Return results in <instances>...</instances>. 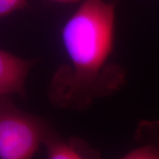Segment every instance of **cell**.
<instances>
[{
  "label": "cell",
  "mask_w": 159,
  "mask_h": 159,
  "mask_svg": "<svg viewBox=\"0 0 159 159\" xmlns=\"http://www.w3.org/2000/svg\"><path fill=\"white\" fill-rule=\"evenodd\" d=\"M51 129L46 120L18 108L10 97L0 96V159H32Z\"/></svg>",
  "instance_id": "obj_2"
},
{
  "label": "cell",
  "mask_w": 159,
  "mask_h": 159,
  "mask_svg": "<svg viewBox=\"0 0 159 159\" xmlns=\"http://www.w3.org/2000/svg\"><path fill=\"white\" fill-rule=\"evenodd\" d=\"M114 0H83L66 22V61L54 73L48 97L57 107L81 111L125 84V74L111 61L115 40Z\"/></svg>",
  "instance_id": "obj_1"
},
{
  "label": "cell",
  "mask_w": 159,
  "mask_h": 159,
  "mask_svg": "<svg viewBox=\"0 0 159 159\" xmlns=\"http://www.w3.org/2000/svg\"><path fill=\"white\" fill-rule=\"evenodd\" d=\"M28 5V0H0V18L22 9Z\"/></svg>",
  "instance_id": "obj_6"
},
{
  "label": "cell",
  "mask_w": 159,
  "mask_h": 159,
  "mask_svg": "<svg viewBox=\"0 0 159 159\" xmlns=\"http://www.w3.org/2000/svg\"><path fill=\"white\" fill-rule=\"evenodd\" d=\"M36 61L24 59L0 49V96L25 97L26 80Z\"/></svg>",
  "instance_id": "obj_3"
},
{
  "label": "cell",
  "mask_w": 159,
  "mask_h": 159,
  "mask_svg": "<svg viewBox=\"0 0 159 159\" xmlns=\"http://www.w3.org/2000/svg\"><path fill=\"white\" fill-rule=\"evenodd\" d=\"M43 146L47 159H100V154L85 141L71 137L65 139L52 128Z\"/></svg>",
  "instance_id": "obj_4"
},
{
  "label": "cell",
  "mask_w": 159,
  "mask_h": 159,
  "mask_svg": "<svg viewBox=\"0 0 159 159\" xmlns=\"http://www.w3.org/2000/svg\"><path fill=\"white\" fill-rule=\"evenodd\" d=\"M54 2H58V3H75V2H80V1H83V0H51Z\"/></svg>",
  "instance_id": "obj_7"
},
{
  "label": "cell",
  "mask_w": 159,
  "mask_h": 159,
  "mask_svg": "<svg viewBox=\"0 0 159 159\" xmlns=\"http://www.w3.org/2000/svg\"><path fill=\"white\" fill-rule=\"evenodd\" d=\"M135 134L138 144L120 159H159V121H142Z\"/></svg>",
  "instance_id": "obj_5"
}]
</instances>
